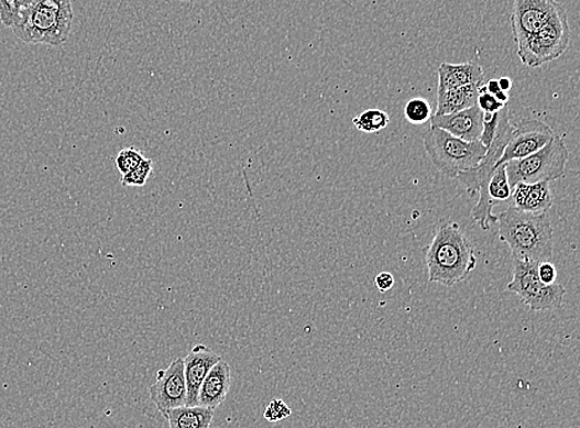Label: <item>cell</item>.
I'll return each instance as SVG.
<instances>
[{
  "instance_id": "8992f818",
  "label": "cell",
  "mask_w": 580,
  "mask_h": 428,
  "mask_svg": "<svg viewBox=\"0 0 580 428\" xmlns=\"http://www.w3.org/2000/svg\"><path fill=\"white\" fill-rule=\"evenodd\" d=\"M568 158L569 153L563 139L556 135L541 151L506 163L507 180L512 191L517 184L559 180L565 176Z\"/></svg>"
},
{
  "instance_id": "5bb4252c",
  "label": "cell",
  "mask_w": 580,
  "mask_h": 428,
  "mask_svg": "<svg viewBox=\"0 0 580 428\" xmlns=\"http://www.w3.org/2000/svg\"><path fill=\"white\" fill-rule=\"evenodd\" d=\"M231 366L227 362L219 361L206 375L205 381L199 387L197 405L216 410L221 406L231 389Z\"/></svg>"
},
{
  "instance_id": "cb8c5ba5",
  "label": "cell",
  "mask_w": 580,
  "mask_h": 428,
  "mask_svg": "<svg viewBox=\"0 0 580 428\" xmlns=\"http://www.w3.org/2000/svg\"><path fill=\"white\" fill-rule=\"evenodd\" d=\"M153 161L152 158H144L143 163L134 168L133 172L123 175L122 185L123 186H144L147 182V178L153 173Z\"/></svg>"
},
{
  "instance_id": "7a4b0ae2",
  "label": "cell",
  "mask_w": 580,
  "mask_h": 428,
  "mask_svg": "<svg viewBox=\"0 0 580 428\" xmlns=\"http://www.w3.org/2000/svg\"><path fill=\"white\" fill-rule=\"evenodd\" d=\"M499 238L514 259L549 262L554 255V228L547 213L534 215L510 207L497 216Z\"/></svg>"
},
{
  "instance_id": "7c38bea8",
  "label": "cell",
  "mask_w": 580,
  "mask_h": 428,
  "mask_svg": "<svg viewBox=\"0 0 580 428\" xmlns=\"http://www.w3.org/2000/svg\"><path fill=\"white\" fill-rule=\"evenodd\" d=\"M222 358L211 348L197 344L186 358H184V372L187 387L186 406H196L199 387H201L206 375Z\"/></svg>"
},
{
  "instance_id": "2e32d148",
  "label": "cell",
  "mask_w": 580,
  "mask_h": 428,
  "mask_svg": "<svg viewBox=\"0 0 580 428\" xmlns=\"http://www.w3.org/2000/svg\"><path fill=\"white\" fill-rule=\"evenodd\" d=\"M484 84L483 67L474 62L442 64L438 68V94L468 85Z\"/></svg>"
},
{
  "instance_id": "4fadbf2b",
  "label": "cell",
  "mask_w": 580,
  "mask_h": 428,
  "mask_svg": "<svg viewBox=\"0 0 580 428\" xmlns=\"http://www.w3.org/2000/svg\"><path fill=\"white\" fill-rule=\"evenodd\" d=\"M483 122L484 113L478 106L462 112L431 118V125L444 129L445 132L466 142L479 141L483 133Z\"/></svg>"
},
{
  "instance_id": "44dd1931",
  "label": "cell",
  "mask_w": 580,
  "mask_h": 428,
  "mask_svg": "<svg viewBox=\"0 0 580 428\" xmlns=\"http://www.w3.org/2000/svg\"><path fill=\"white\" fill-rule=\"evenodd\" d=\"M404 112L407 121L414 125H423L428 121H431L434 116L431 103L422 97L409 99L405 106Z\"/></svg>"
},
{
  "instance_id": "f1b7e54d",
  "label": "cell",
  "mask_w": 580,
  "mask_h": 428,
  "mask_svg": "<svg viewBox=\"0 0 580 428\" xmlns=\"http://www.w3.org/2000/svg\"><path fill=\"white\" fill-rule=\"evenodd\" d=\"M375 285L380 293H387L394 287L395 277L390 273H380L375 278Z\"/></svg>"
},
{
  "instance_id": "5b68a950",
  "label": "cell",
  "mask_w": 580,
  "mask_h": 428,
  "mask_svg": "<svg viewBox=\"0 0 580 428\" xmlns=\"http://www.w3.org/2000/svg\"><path fill=\"white\" fill-rule=\"evenodd\" d=\"M425 151L439 173L449 178L477 167L488 151L478 142H466L431 125L423 136Z\"/></svg>"
},
{
  "instance_id": "d6986e66",
  "label": "cell",
  "mask_w": 580,
  "mask_h": 428,
  "mask_svg": "<svg viewBox=\"0 0 580 428\" xmlns=\"http://www.w3.org/2000/svg\"><path fill=\"white\" fill-rule=\"evenodd\" d=\"M390 117L382 109H368V111L360 113L353 118V124L359 132L365 134H376L389 125Z\"/></svg>"
},
{
  "instance_id": "30bf717a",
  "label": "cell",
  "mask_w": 580,
  "mask_h": 428,
  "mask_svg": "<svg viewBox=\"0 0 580 428\" xmlns=\"http://www.w3.org/2000/svg\"><path fill=\"white\" fill-rule=\"evenodd\" d=\"M149 392L150 399L163 415L176 407L186 406L187 387L183 358H177L166 370L158 371L156 382L150 386Z\"/></svg>"
},
{
  "instance_id": "9c48e42d",
  "label": "cell",
  "mask_w": 580,
  "mask_h": 428,
  "mask_svg": "<svg viewBox=\"0 0 580 428\" xmlns=\"http://www.w3.org/2000/svg\"><path fill=\"white\" fill-rule=\"evenodd\" d=\"M556 136L551 127L538 119H524L517 123L497 165L518 161L541 151Z\"/></svg>"
},
{
  "instance_id": "83f0119b",
  "label": "cell",
  "mask_w": 580,
  "mask_h": 428,
  "mask_svg": "<svg viewBox=\"0 0 580 428\" xmlns=\"http://www.w3.org/2000/svg\"><path fill=\"white\" fill-rule=\"evenodd\" d=\"M537 274L539 281L545 285L556 284L557 268L551 262H543L537 265Z\"/></svg>"
},
{
  "instance_id": "ffe728a7",
  "label": "cell",
  "mask_w": 580,
  "mask_h": 428,
  "mask_svg": "<svg viewBox=\"0 0 580 428\" xmlns=\"http://www.w3.org/2000/svg\"><path fill=\"white\" fill-rule=\"evenodd\" d=\"M490 198L497 205L512 198V187H510L506 174V164L497 165L488 185Z\"/></svg>"
},
{
  "instance_id": "1f68e13d",
  "label": "cell",
  "mask_w": 580,
  "mask_h": 428,
  "mask_svg": "<svg viewBox=\"0 0 580 428\" xmlns=\"http://www.w3.org/2000/svg\"><path fill=\"white\" fill-rule=\"evenodd\" d=\"M166 2H194V0H166Z\"/></svg>"
},
{
  "instance_id": "4dcf8cb0",
  "label": "cell",
  "mask_w": 580,
  "mask_h": 428,
  "mask_svg": "<svg viewBox=\"0 0 580 428\" xmlns=\"http://www.w3.org/2000/svg\"><path fill=\"white\" fill-rule=\"evenodd\" d=\"M497 84H499L500 89H502V91L506 94L510 91V89L513 88L512 78H508V77H502L497 79Z\"/></svg>"
},
{
  "instance_id": "603a6c76",
  "label": "cell",
  "mask_w": 580,
  "mask_h": 428,
  "mask_svg": "<svg viewBox=\"0 0 580 428\" xmlns=\"http://www.w3.org/2000/svg\"><path fill=\"white\" fill-rule=\"evenodd\" d=\"M144 155L138 151L135 147L123 149L122 152H119L116 158V166L118 172L122 175H127L130 172H133L135 167L144 161Z\"/></svg>"
},
{
  "instance_id": "8fae6325",
  "label": "cell",
  "mask_w": 580,
  "mask_h": 428,
  "mask_svg": "<svg viewBox=\"0 0 580 428\" xmlns=\"http://www.w3.org/2000/svg\"><path fill=\"white\" fill-rule=\"evenodd\" d=\"M563 6L557 0H514L512 26L516 44L541 29Z\"/></svg>"
},
{
  "instance_id": "e0dca14e",
  "label": "cell",
  "mask_w": 580,
  "mask_h": 428,
  "mask_svg": "<svg viewBox=\"0 0 580 428\" xmlns=\"http://www.w3.org/2000/svg\"><path fill=\"white\" fill-rule=\"evenodd\" d=\"M480 85H468L438 94L435 116L453 114L477 106Z\"/></svg>"
},
{
  "instance_id": "ac0fdd59",
  "label": "cell",
  "mask_w": 580,
  "mask_h": 428,
  "mask_svg": "<svg viewBox=\"0 0 580 428\" xmlns=\"http://www.w3.org/2000/svg\"><path fill=\"white\" fill-rule=\"evenodd\" d=\"M169 428H211L215 410L204 406H182L164 415Z\"/></svg>"
},
{
  "instance_id": "484cf974",
  "label": "cell",
  "mask_w": 580,
  "mask_h": 428,
  "mask_svg": "<svg viewBox=\"0 0 580 428\" xmlns=\"http://www.w3.org/2000/svg\"><path fill=\"white\" fill-rule=\"evenodd\" d=\"M293 411L282 399H274L265 409L264 417L269 422H280L292 416Z\"/></svg>"
},
{
  "instance_id": "277c9868",
  "label": "cell",
  "mask_w": 580,
  "mask_h": 428,
  "mask_svg": "<svg viewBox=\"0 0 580 428\" xmlns=\"http://www.w3.org/2000/svg\"><path fill=\"white\" fill-rule=\"evenodd\" d=\"M513 129L514 125L510 123L508 119V108L505 106L500 111L496 135L492 144L488 146L483 161L477 167L472 168V171L459 174L457 177V180L464 186L469 195L473 196L479 193L478 204L470 216H472L474 221L484 231H489L490 227L497 223V216L493 213V208L496 204L488 194V185L500 158L503 156L508 139L512 136Z\"/></svg>"
},
{
  "instance_id": "52a82bcc",
  "label": "cell",
  "mask_w": 580,
  "mask_h": 428,
  "mask_svg": "<svg viewBox=\"0 0 580 428\" xmlns=\"http://www.w3.org/2000/svg\"><path fill=\"white\" fill-rule=\"evenodd\" d=\"M571 42V28L562 7L536 33L517 44V55L528 67H539L561 57Z\"/></svg>"
},
{
  "instance_id": "9a60e30c",
  "label": "cell",
  "mask_w": 580,
  "mask_h": 428,
  "mask_svg": "<svg viewBox=\"0 0 580 428\" xmlns=\"http://www.w3.org/2000/svg\"><path fill=\"white\" fill-rule=\"evenodd\" d=\"M512 197L517 210L534 215L547 213L554 205L549 183L517 184Z\"/></svg>"
},
{
  "instance_id": "3957f363",
  "label": "cell",
  "mask_w": 580,
  "mask_h": 428,
  "mask_svg": "<svg viewBox=\"0 0 580 428\" xmlns=\"http://www.w3.org/2000/svg\"><path fill=\"white\" fill-rule=\"evenodd\" d=\"M74 22L73 0H33L12 28L23 43L62 46Z\"/></svg>"
},
{
  "instance_id": "d4e9b609",
  "label": "cell",
  "mask_w": 580,
  "mask_h": 428,
  "mask_svg": "<svg viewBox=\"0 0 580 428\" xmlns=\"http://www.w3.org/2000/svg\"><path fill=\"white\" fill-rule=\"evenodd\" d=\"M477 106L480 108V111H482L484 114H495L502 111V109L506 105L499 102L493 95L488 94L483 84L479 88Z\"/></svg>"
},
{
  "instance_id": "4316f807",
  "label": "cell",
  "mask_w": 580,
  "mask_h": 428,
  "mask_svg": "<svg viewBox=\"0 0 580 428\" xmlns=\"http://www.w3.org/2000/svg\"><path fill=\"white\" fill-rule=\"evenodd\" d=\"M500 112L495 114H484L483 133L479 138V142L484 146H489L494 141L499 125Z\"/></svg>"
},
{
  "instance_id": "ba28073f",
  "label": "cell",
  "mask_w": 580,
  "mask_h": 428,
  "mask_svg": "<svg viewBox=\"0 0 580 428\" xmlns=\"http://www.w3.org/2000/svg\"><path fill=\"white\" fill-rule=\"evenodd\" d=\"M538 263L514 259L513 281L507 290L516 294L534 312L554 311L561 307L566 288L561 284L545 285L537 274Z\"/></svg>"
},
{
  "instance_id": "7402d4cb",
  "label": "cell",
  "mask_w": 580,
  "mask_h": 428,
  "mask_svg": "<svg viewBox=\"0 0 580 428\" xmlns=\"http://www.w3.org/2000/svg\"><path fill=\"white\" fill-rule=\"evenodd\" d=\"M33 0H0V22L7 28H13L23 10Z\"/></svg>"
},
{
  "instance_id": "6da1fadb",
  "label": "cell",
  "mask_w": 580,
  "mask_h": 428,
  "mask_svg": "<svg viewBox=\"0 0 580 428\" xmlns=\"http://www.w3.org/2000/svg\"><path fill=\"white\" fill-rule=\"evenodd\" d=\"M425 259L428 282L446 287L464 282L478 264L474 246L458 223L438 227L433 242L425 249Z\"/></svg>"
},
{
  "instance_id": "f546056e",
  "label": "cell",
  "mask_w": 580,
  "mask_h": 428,
  "mask_svg": "<svg viewBox=\"0 0 580 428\" xmlns=\"http://www.w3.org/2000/svg\"><path fill=\"white\" fill-rule=\"evenodd\" d=\"M484 87L486 89V92L490 95H493L497 99L499 102H502L504 105L508 102V96L506 92L500 89L497 79H490V81L486 85H484Z\"/></svg>"
}]
</instances>
